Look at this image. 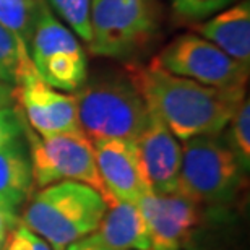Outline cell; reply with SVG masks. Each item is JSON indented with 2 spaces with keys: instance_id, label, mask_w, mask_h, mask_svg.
Wrapping results in <instances>:
<instances>
[{
  "instance_id": "6da1fadb",
  "label": "cell",
  "mask_w": 250,
  "mask_h": 250,
  "mask_svg": "<svg viewBox=\"0 0 250 250\" xmlns=\"http://www.w3.org/2000/svg\"><path fill=\"white\" fill-rule=\"evenodd\" d=\"M127 77L148 109L177 140L221 133L246 99V88H213L177 77L153 62L128 67Z\"/></svg>"
},
{
  "instance_id": "7a4b0ae2",
  "label": "cell",
  "mask_w": 250,
  "mask_h": 250,
  "mask_svg": "<svg viewBox=\"0 0 250 250\" xmlns=\"http://www.w3.org/2000/svg\"><path fill=\"white\" fill-rule=\"evenodd\" d=\"M24 205L21 224L54 250H65L91 234L107 209V202L98 190L73 181L42 187L31 193Z\"/></svg>"
},
{
  "instance_id": "3957f363",
  "label": "cell",
  "mask_w": 250,
  "mask_h": 250,
  "mask_svg": "<svg viewBox=\"0 0 250 250\" xmlns=\"http://www.w3.org/2000/svg\"><path fill=\"white\" fill-rule=\"evenodd\" d=\"M73 96L80 127L91 142L124 140L135 143L151 117L128 77L104 75L86 80Z\"/></svg>"
},
{
  "instance_id": "277c9868",
  "label": "cell",
  "mask_w": 250,
  "mask_h": 250,
  "mask_svg": "<svg viewBox=\"0 0 250 250\" xmlns=\"http://www.w3.org/2000/svg\"><path fill=\"white\" fill-rule=\"evenodd\" d=\"M161 7L158 0H91V41L94 56L130 59L158 36Z\"/></svg>"
},
{
  "instance_id": "5b68a950",
  "label": "cell",
  "mask_w": 250,
  "mask_h": 250,
  "mask_svg": "<svg viewBox=\"0 0 250 250\" xmlns=\"http://www.w3.org/2000/svg\"><path fill=\"white\" fill-rule=\"evenodd\" d=\"M244 169L226 140L218 135L195 137L182 145L176 193L197 205L229 202L241 184Z\"/></svg>"
},
{
  "instance_id": "8992f818",
  "label": "cell",
  "mask_w": 250,
  "mask_h": 250,
  "mask_svg": "<svg viewBox=\"0 0 250 250\" xmlns=\"http://www.w3.org/2000/svg\"><path fill=\"white\" fill-rule=\"evenodd\" d=\"M28 54L39 77L59 91L75 93L88 80L83 47L46 0L36 3Z\"/></svg>"
},
{
  "instance_id": "52a82bcc",
  "label": "cell",
  "mask_w": 250,
  "mask_h": 250,
  "mask_svg": "<svg viewBox=\"0 0 250 250\" xmlns=\"http://www.w3.org/2000/svg\"><path fill=\"white\" fill-rule=\"evenodd\" d=\"M23 133L31 159L34 186L42 188L62 181L82 182L98 190L109 203L106 188L98 172L93 142L86 133L70 132L42 138L31 130L24 117Z\"/></svg>"
},
{
  "instance_id": "ba28073f",
  "label": "cell",
  "mask_w": 250,
  "mask_h": 250,
  "mask_svg": "<svg viewBox=\"0 0 250 250\" xmlns=\"http://www.w3.org/2000/svg\"><path fill=\"white\" fill-rule=\"evenodd\" d=\"M153 63L172 75L213 88H246L249 80V67L192 33L181 34L169 42Z\"/></svg>"
},
{
  "instance_id": "9c48e42d",
  "label": "cell",
  "mask_w": 250,
  "mask_h": 250,
  "mask_svg": "<svg viewBox=\"0 0 250 250\" xmlns=\"http://www.w3.org/2000/svg\"><path fill=\"white\" fill-rule=\"evenodd\" d=\"M13 99L18 111H23L26 124L39 137L83 132L75 96L49 86L38 75L36 68L21 75L17 86H13Z\"/></svg>"
},
{
  "instance_id": "30bf717a",
  "label": "cell",
  "mask_w": 250,
  "mask_h": 250,
  "mask_svg": "<svg viewBox=\"0 0 250 250\" xmlns=\"http://www.w3.org/2000/svg\"><path fill=\"white\" fill-rule=\"evenodd\" d=\"M93 146L99 177L109 197L107 205L114 202L137 205L143 195L153 192L133 142L96 140Z\"/></svg>"
},
{
  "instance_id": "8fae6325",
  "label": "cell",
  "mask_w": 250,
  "mask_h": 250,
  "mask_svg": "<svg viewBox=\"0 0 250 250\" xmlns=\"http://www.w3.org/2000/svg\"><path fill=\"white\" fill-rule=\"evenodd\" d=\"M149 231L151 250H182L200 223V205L179 193L149 192L137 203Z\"/></svg>"
},
{
  "instance_id": "7c38bea8",
  "label": "cell",
  "mask_w": 250,
  "mask_h": 250,
  "mask_svg": "<svg viewBox=\"0 0 250 250\" xmlns=\"http://www.w3.org/2000/svg\"><path fill=\"white\" fill-rule=\"evenodd\" d=\"M135 145L153 192L156 195L176 193L182 161V145L171 130L151 112L146 128L137 138Z\"/></svg>"
},
{
  "instance_id": "4fadbf2b",
  "label": "cell",
  "mask_w": 250,
  "mask_h": 250,
  "mask_svg": "<svg viewBox=\"0 0 250 250\" xmlns=\"http://www.w3.org/2000/svg\"><path fill=\"white\" fill-rule=\"evenodd\" d=\"M80 242L109 250H151L143 213L137 205L122 202L107 205L99 226Z\"/></svg>"
},
{
  "instance_id": "5bb4252c",
  "label": "cell",
  "mask_w": 250,
  "mask_h": 250,
  "mask_svg": "<svg viewBox=\"0 0 250 250\" xmlns=\"http://www.w3.org/2000/svg\"><path fill=\"white\" fill-rule=\"evenodd\" d=\"M198 36L213 42L236 62L250 65V2L242 0L195 26Z\"/></svg>"
},
{
  "instance_id": "9a60e30c",
  "label": "cell",
  "mask_w": 250,
  "mask_h": 250,
  "mask_svg": "<svg viewBox=\"0 0 250 250\" xmlns=\"http://www.w3.org/2000/svg\"><path fill=\"white\" fill-rule=\"evenodd\" d=\"M33 186L31 159L23 137L0 149V202L18 211L31 197Z\"/></svg>"
},
{
  "instance_id": "2e32d148",
  "label": "cell",
  "mask_w": 250,
  "mask_h": 250,
  "mask_svg": "<svg viewBox=\"0 0 250 250\" xmlns=\"http://www.w3.org/2000/svg\"><path fill=\"white\" fill-rule=\"evenodd\" d=\"M38 0H0V24L17 38L24 52L31 34Z\"/></svg>"
},
{
  "instance_id": "e0dca14e",
  "label": "cell",
  "mask_w": 250,
  "mask_h": 250,
  "mask_svg": "<svg viewBox=\"0 0 250 250\" xmlns=\"http://www.w3.org/2000/svg\"><path fill=\"white\" fill-rule=\"evenodd\" d=\"M31 68L34 65L29 54L24 52L17 38L0 24V82L17 86L21 75Z\"/></svg>"
},
{
  "instance_id": "ac0fdd59",
  "label": "cell",
  "mask_w": 250,
  "mask_h": 250,
  "mask_svg": "<svg viewBox=\"0 0 250 250\" xmlns=\"http://www.w3.org/2000/svg\"><path fill=\"white\" fill-rule=\"evenodd\" d=\"M72 33L89 44L91 41V0H46Z\"/></svg>"
},
{
  "instance_id": "d6986e66",
  "label": "cell",
  "mask_w": 250,
  "mask_h": 250,
  "mask_svg": "<svg viewBox=\"0 0 250 250\" xmlns=\"http://www.w3.org/2000/svg\"><path fill=\"white\" fill-rule=\"evenodd\" d=\"M229 125L231 127L226 142L247 172L250 167V104L247 98L239 106Z\"/></svg>"
},
{
  "instance_id": "ffe728a7",
  "label": "cell",
  "mask_w": 250,
  "mask_h": 250,
  "mask_svg": "<svg viewBox=\"0 0 250 250\" xmlns=\"http://www.w3.org/2000/svg\"><path fill=\"white\" fill-rule=\"evenodd\" d=\"M231 0H172V10L176 17L188 21H198L223 10Z\"/></svg>"
},
{
  "instance_id": "44dd1931",
  "label": "cell",
  "mask_w": 250,
  "mask_h": 250,
  "mask_svg": "<svg viewBox=\"0 0 250 250\" xmlns=\"http://www.w3.org/2000/svg\"><path fill=\"white\" fill-rule=\"evenodd\" d=\"M3 250H54L49 244L39 237L36 232L28 229L24 224H18L5 239Z\"/></svg>"
},
{
  "instance_id": "7402d4cb",
  "label": "cell",
  "mask_w": 250,
  "mask_h": 250,
  "mask_svg": "<svg viewBox=\"0 0 250 250\" xmlns=\"http://www.w3.org/2000/svg\"><path fill=\"white\" fill-rule=\"evenodd\" d=\"M23 116L17 107L0 109V149L23 138Z\"/></svg>"
},
{
  "instance_id": "603a6c76",
  "label": "cell",
  "mask_w": 250,
  "mask_h": 250,
  "mask_svg": "<svg viewBox=\"0 0 250 250\" xmlns=\"http://www.w3.org/2000/svg\"><path fill=\"white\" fill-rule=\"evenodd\" d=\"M18 211L8 208L7 205H3L0 202V237L7 239V236L13 231V228L18 226L20 219H18Z\"/></svg>"
},
{
  "instance_id": "cb8c5ba5",
  "label": "cell",
  "mask_w": 250,
  "mask_h": 250,
  "mask_svg": "<svg viewBox=\"0 0 250 250\" xmlns=\"http://www.w3.org/2000/svg\"><path fill=\"white\" fill-rule=\"evenodd\" d=\"M15 103L13 99V86L0 82V109L10 107Z\"/></svg>"
},
{
  "instance_id": "d4e9b609",
  "label": "cell",
  "mask_w": 250,
  "mask_h": 250,
  "mask_svg": "<svg viewBox=\"0 0 250 250\" xmlns=\"http://www.w3.org/2000/svg\"><path fill=\"white\" fill-rule=\"evenodd\" d=\"M65 250H109V249H101V247H93V246H86V244H83V242H73V244H70V246L65 249Z\"/></svg>"
},
{
  "instance_id": "484cf974",
  "label": "cell",
  "mask_w": 250,
  "mask_h": 250,
  "mask_svg": "<svg viewBox=\"0 0 250 250\" xmlns=\"http://www.w3.org/2000/svg\"><path fill=\"white\" fill-rule=\"evenodd\" d=\"M3 244H5V239L0 237V250H3Z\"/></svg>"
}]
</instances>
